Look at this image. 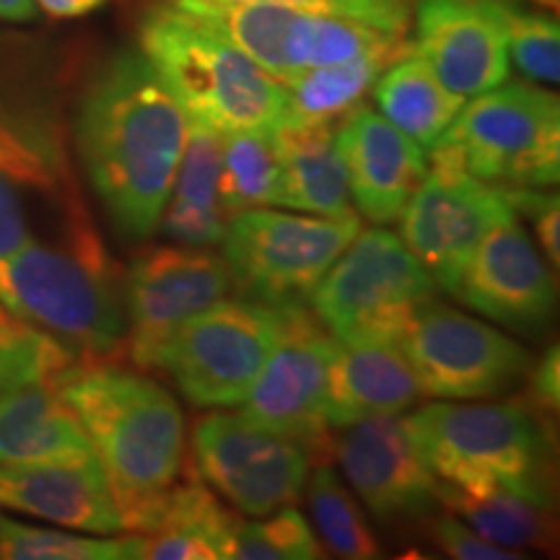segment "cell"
Returning <instances> with one entry per match:
<instances>
[{
  "label": "cell",
  "mask_w": 560,
  "mask_h": 560,
  "mask_svg": "<svg viewBox=\"0 0 560 560\" xmlns=\"http://www.w3.org/2000/svg\"><path fill=\"white\" fill-rule=\"evenodd\" d=\"M187 115L138 50L96 70L75 115L86 177L125 242L159 229L187 143Z\"/></svg>",
  "instance_id": "cell-1"
},
{
  "label": "cell",
  "mask_w": 560,
  "mask_h": 560,
  "mask_svg": "<svg viewBox=\"0 0 560 560\" xmlns=\"http://www.w3.org/2000/svg\"><path fill=\"white\" fill-rule=\"evenodd\" d=\"M52 382L94 444L125 529L145 535L185 459L177 400L149 376L109 363L75 361Z\"/></svg>",
  "instance_id": "cell-2"
},
{
  "label": "cell",
  "mask_w": 560,
  "mask_h": 560,
  "mask_svg": "<svg viewBox=\"0 0 560 560\" xmlns=\"http://www.w3.org/2000/svg\"><path fill=\"white\" fill-rule=\"evenodd\" d=\"M0 306L79 361L109 359L128 342L125 280L94 223L0 257Z\"/></svg>",
  "instance_id": "cell-3"
},
{
  "label": "cell",
  "mask_w": 560,
  "mask_h": 560,
  "mask_svg": "<svg viewBox=\"0 0 560 560\" xmlns=\"http://www.w3.org/2000/svg\"><path fill=\"white\" fill-rule=\"evenodd\" d=\"M408 418L441 486L503 488L552 506L550 433L527 405L439 400Z\"/></svg>",
  "instance_id": "cell-4"
},
{
  "label": "cell",
  "mask_w": 560,
  "mask_h": 560,
  "mask_svg": "<svg viewBox=\"0 0 560 560\" xmlns=\"http://www.w3.org/2000/svg\"><path fill=\"white\" fill-rule=\"evenodd\" d=\"M140 52L195 122L219 132L278 128L289 115V91L247 55L159 3L140 21Z\"/></svg>",
  "instance_id": "cell-5"
},
{
  "label": "cell",
  "mask_w": 560,
  "mask_h": 560,
  "mask_svg": "<svg viewBox=\"0 0 560 560\" xmlns=\"http://www.w3.org/2000/svg\"><path fill=\"white\" fill-rule=\"evenodd\" d=\"M482 182L550 187L560 174V102L527 81H503L472 96L431 145Z\"/></svg>",
  "instance_id": "cell-6"
},
{
  "label": "cell",
  "mask_w": 560,
  "mask_h": 560,
  "mask_svg": "<svg viewBox=\"0 0 560 560\" xmlns=\"http://www.w3.org/2000/svg\"><path fill=\"white\" fill-rule=\"evenodd\" d=\"M436 280L387 229L353 236L312 293V312L338 342H400L436 301Z\"/></svg>",
  "instance_id": "cell-7"
},
{
  "label": "cell",
  "mask_w": 560,
  "mask_h": 560,
  "mask_svg": "<svg viewBox=\"0 0 560 560\" xmlns=\"http://www.w3.org/2000/svg\"><path fill=\"white\" fill-rule=\"evenodd\" d=\"M89 223L52 112L0 94V257Z\"/></svg>",
  "instance_id": "cell-8"
},
{
  "label": "cell",
  "mask_w": 560,
  "mask_h": 560,
  "mask_svg": "<svg viewBox=\"0 0 560 560\" xmlns=\"http://www.w3.org/2000/svg\"><path fill=\"white\" fill-rule=\"evenodd\" d=\"M359 231V215L325 219L268 208L240 210L229 219L221 242L231 289L276 310L310 304L319 280Z\"/></svg>",
  "instance_id": "cell-9"
},
{
  "label": "cell",
  "mask_w": 560,
  "mask_h": 560,
  "mask_svg": "<svg viewBox=\"0 0 560 560\" xmlns=\"http://www.w3.org/2000/svg\"><path fill=\"white\" fill-rule=\"evenodd\" d=\"M276 332V306L221 299L166 340L153 369L166 371L195 408H236L260 374Z\"/></svg>",
  "instance_id": "cell-10"
},
{
  "label": "cell",
  "mask_w": 560,
  "mask_h": 560,
  "mask_svg": "<svg viewBox=\"0 0 560 560\" xmlns=\"http://www.w3.org/2000/svg\"><path fill=\"white\" fill-rule=\"evenodd\" d=\"M420 395L433 400H490L529 374V350L452 306H425L397 342Z\"/></svg>",
  "instance_id": "cell-11"
},
{
  "label": "cell",
  "mask_w": 560,
  "mask_h": 560,
  "mask_svg": "<svg viewBox=\"0 0 560 560\" xmlns=\"http://www.w3.org/2000/svg\"><path fill=\"white\" fill-rule=\"evenodd\" d=\"M195 465L215 493L247 516L296 506L312 450L304 441L252 423L242 412H210L192 431Z\"/></svg>",
  "instance_id": "cell-12"
},
{
  "label": "cell",
  "mask_w": 560,
  "mask_h": 560,
  "mask_svg": "<svg viewBox=\"0 0 560 560\" xmlns=\"http://www.w3.org/2000/svg\"><path fill=\"white\" fill-rule=\"evenodd\" d=\"M338 340L306 304L278 310V332L260 374L242 402V416L262 429L304 441H325V402Z\"/></svg>",
  "instance_id": "cell-13"
},
{
  "label": "cell",
  "mask_w": 560,
  "mask_h": 560,
  "mask_svg": "<svg viewBox=\"0 0 560 560\" xmlns=\"http://www.w3.org/2000/svg\"><path fill=\"white\" fill-rule=\"evenodd\" d=\"M506 208L501 187L429 153V172L402 210L400 234L444 291L457 296L462 272L486 231Z\"/></svg>",
  "instance_id": "cell-14"
},
{
  "label": "cell",
  "mask_w": 560,
  "mask_h": 560,
  "mask_svg": "<svg viewBox=\"0 0 560 560\" xmlns=\"http://www.w3.org/2000/svg\"><path fill=\"white\" fill-rule=\"evenodd\" d=\"M231 291L223 257L208 247H149L125 278L128 353L140 369H153L166 340Z\"/></svg>",
  "instance_id": "cell-15"
},
{
  "label": "cell",
  "mask_w": 560,
  "mask_h": 560,
  "mask_svg": "<svg viewBox=\"0 0 560 560\" xmlns=\"http://www.w3.org/2000/svg\"><path fill=\"white\" fill-rule=\"evenodd\" d=\"M457 299L511 330L535 335L556 314V280L514 210H501L462 272Z\"/></svg>",
  "instance_id": "cell-16"
},
{
  "label": "cell",
  "mask_w": 560,
  "mask_h": 560,
  "mask_svg": "<svg viewBox=\"0 0 560 560\" xmlns=\"http://www.w3.org/2000/svg\"><path fill=\"white\" fill-rule=\"evenodd\" d=\"M335 457L348 486L380 522L423 516L439 501L436 475L402 412L363 418L340 429Z\"/></svg>",
  "instance_id": "cell-17"
},
{
  "label": "cell",
  "mask_w": 560,
  "mask_h": 560,
  "mask_svg": "<svg viewBox=\"0 0 560 560\" xmlns=\"http://www.w3.org/2000/svg\"><path fill=\"white\" fill-rule=\"evenodd\" d=\"M408 50L454 94L472 100L509 79V47L486 0H412Z\"/></svg>",
  "instance_id": "cell-18"
},
{
  "label": "cell",
  "mask_w": 560,
  "mask_h": 560,
  "mask_svg": "<svg viewBox=\"0 0 560 560\" xmlns=\"http://www.w3.org/2000/svg\"><path fill=\"white\" fill-rule=\"evenodd\" d=\"M348 195L355 213L387 226L395 223L429 172V153L366 104L350 109L335 128Z\"/></svg>",
  "instance_id": "cell-19"
},
{
  "label": "cell",
  "mask_w": 560,
  "mask_h": 560,
  "mask_svg": "<svg viewBox=\"0 0 560 560\" xmlns=\"http://www.w3.org/2000/svg\"><path fill=\"white\" fill-rule=\"evenodd\" d=\"M0 509L91 535L125 532L107 472L96 457L0 467Z\"/></svg>",
  "instance_id": "cell-20"
},
{
  "label": "cell",
  "mask_w": 560,
  "mask_h": 560,
  "mask_svg": "<svg viewBox=\"0 0 560 560\" xmlns=\"http://www.w3.org/2000/svg\"><path fill=\"white\" fill-rule=\"evenodd\" d=\"M420 387L397 342H338L327 380L325 425L340 431L374 416H397L420 400Z\"/></svg>",
  "instance_id": "cell-21"
},
{
  "label": "cell",
  "mask_w": 560,
  "mask_h": 560,
  "mask_svg": "<svg viewBox=\"0 0 560 560\" xmlns=\"http://www.w3.org/2000/svg\"><path fill=\"white\" fill-rule=\"evenodd\" d=\"M86 457L94 444L52 380L0 389V467Z\"/></svg>",
  "instance_id": "cell-22"
},
{
  "label": "cell",
  "mask_w": 560,
  "mask_h": 560,
  "mask_svg": "<svg viewBox=\"0 0 560 560\" xmlns=\"http://www.w3.org/2000/svg\"><path fill=\"white\" fill-rule=\"evenodd\" d=\"M335 122H283L276 128L280 179L278 206L299 213L348 219L355 213L348 195Z\"/></svg>",
  "instance_id": "cell-23"
},
{
  "label": "cell",
  "mask_w": 560,
  "mask_h": 560,
  "mask_svg": "<svg viewBox=\"0 0 560 560\" xmlns=\"http://www.w3.org/2000/svg\"><path fill=\"white\" fill-rule=\"evenodd\" d=\"M190 120V117H187ZM221 132L187 122V143L177 177L161 213V234L190 247H213L226 236L229 215L221 206Z\"/></svg>",
  "instance_id": "cell-24"
},
{
  "label": "cell",
  "mask_w": 560,
  "mask_h": 560,
  "mask_svg": "<svg viewBox=\"0 0 560 560\" xmlns=\"http://www.w3.org/2000/svg\"><path fill=\"white\" fill-rule=\"evenodd\" d=\"M236 516L221 506L200 480L174 482L156 524L143 535V558L153 560H223L234 552Z\"/></svg>",
  "instance_id": "cell-25"
},
{
  "label": "cell",
  "mask_w": 560,
  "mask_h": 560,
  "mask_svg": "<svg viewBox=\"0 0 560 560\" xmlns=\"http://www.w3.org/2000/svg\"><path fill=\"white\" fill-rule=\"evenodd\" d=\"M371 94L384 120H389L423 149H431L450 130L467 102L465 96L446 89L425 66V60L410 50L382 70L371 86Z\"/></svg>",
  "instance_id": "cell-26"
},
{
  "label": "cell",
  "mask_w": 560,
  "mask_h": 560,
  "mask_svg": "<svg viewBox=\"0 0 560 560\" xmlns=\"http://www.w3.org/2000/svg\"><path fill=\"white\" fill-rule=\"evenodd\" d=\"M439 501H444L467 527L486 540L511 550L550 548V509L522 499L503 488H450L439 482Z\"/></svg>",
  "instance_id": "cell-27"
},
{
  "label": "cell",
  "mask_w": 560,
  "mask_h": 560,
  "mask_svg": "<svg viewBox=\"0 0 560 560\" xmlns=\"http://www.w3.org/2000/svg\"><path fill=\"white\" fill-rule=\"evenodd\" d=\"M400 55L371 52L353 60L301 70L283 81L289 115L283 122H340L369 94L380 73Z\"/></svg>",
  "instance_id": "cell-28"
},
{
  "label": "cell",
  "mask_w": 560,
  "mask_h": 560,
  "mask_svg": "<svg viewBox=\"0 0 560 560\" xmlns=\"http://www.w3.org/2000/svg\"><path fill=\"white\" fill-rule=\"evenodd\" d=\"M276 128L221 132V206L231 219L240 210L278 206Z\"/></svg>",
  "instance_id": "cell-29"
},
{
  "label": "cell",
  "mask_w": 560,
  "mask_h": 560,
  "mask_svg": "<svg viewBox=\"0 0 560 560\" xmlns=\"http://www.w3.org/2000/svg\"><path fill=\"white\" fill-rule=\"evenodd\" d=\"M0 558L5 560H132L143 558L140 537H81L21 524L0 514Z\"/></svg>",
  "instance_id": "cell-30"
},
{
  "label": "cell",
  "mask_w": 560,
  "mask_h": 560,
  "mask_svg": "<svg viewBox=\"0 0 560 560\" xmlns=\"http://www.w3.org/2000/svg\"><path fill=\"white\" fill-rule=\"evenodd\" d=\"M306 490H310L314 524H317L322 542L327 545L332 556L348 560L382 556L374 532L369 529L361 509L355 506L353 495L348 493V488L342 486L332 467L319 465L306 480Z\"/></svg>",
  "instance_id": "cell-31"
},
{
  "label": "cell",
  "mask_w": 560,
  "mask_h": 560,
  "mask_svg": "<svg viewBox=\"0 0 560 560\" xmlns=\"http://www.w3.org/2000/svg\"><path fill=\"white\" fill-rule=\"evenodd\" d=\"M499 19L506 37L509 60L542 86H556L560 79V30L550 13L532 11L522 0H486Z\"/></svg>",
  "instance_id": "cell-32"
},
{
  "label": "cell",
  "mask_w": 560,
  "mask_h": 560,
  "mask_svg": "<svg viewBox=\"0 0 560 560\" xmlns=\"http://www.w3.org/2000/svg\"><path fill=\"white\" fill-rule=\"evenodd\" d=\"M75 361L50 335L34 330L0 306V389L19 382L52 380Z\"/></svg>",
  "instance_id": "cell-33"
},
{
  "label": "cell",
  "mask_w": 560,
  "mask_h": 560,
  "mask_svg": "<svg viewBox=\"0 0 560 560\" xmlns=\"http://www.w3.org/2000/svg\"><path fill=\"white\" fill-rule=\"evenodd\" d=\"M322 545L293 506L278 509L257 522H236L234 552L240 560H314Z\"/></svg>",
  "instance_id": "cell-34"
},
{
  "label": "cell",
  "mask_w": 560,
  "mask_h": 560,
  "mask_svg": "<svg viewBox=\"0 0 560 560\" xmlns=\"http://www.w3.org/2000/svg\"><path fill=\"white\" fill-rule=\"evenodd\" d=\"M240 3H268L296 11L330 13V16L361 21L395 37H408L412 19V0H240Z\"/></svg>",
  "instance_id": "cell-35"
},
{
  "label": "cell",
  "mask_w": 560,
  "mask_h": 560,
  "mask_svg": "<svg viewBox=\"0 0 560 560\" xmlns=\"http://www.w3.org/2000/svg\"><path fill=\"white\" fill-rule=\"evenodd\" d=\"M503 200L516 215H524L542 244L545 260L560 262V202L545 187H501Z\"/></svg>",
  "instance_id": "cell-36"
},
{
  "label": "cell",
  "mask_w": 560,
  "mask_h": 560,
  "mask_svg": "<svg viewBox=\"0 0 560 560\" xmlns=\"http://www.w3.org/2000/svg\"><path fill=\"white\" fill-rule=\"evenodd\" d=\"M433 540L450 558L457 560H520L524 552L486 540L475 529H467L465 522L454 520V516H441L431 527Z\"/></svg>",
  "instance_id": "cell-37"
},
{
  "label": "cell",
  "mask_w": 560,
  "mask_h": 560,
  "mask_svg": "<svg viewBox=\"0 0 560 560\" xmlns=\"http://www.w3.org/2000/svg\"><path fill=\"white\" fill-rule=\"evenodd\" d=\"M529 382L532 395L542 405L545 410H556L560 402V359L558 346H552L540 361H532L529 366Z\"/></svg>",
  "instance_id": "cell-38"
},
{
  "label": "cell",
  "mask_w": 560,
  "mask_h": 560,
  "mask_svg": "<svg viewBox=\"0 0 560 560\" xmlns=\"http://www.w3.org/2000/svg\"><path fill=\"white\" fill-rule=\"evenodd\" d=\"M104 3H107V0H34V5L52 19L89 16V13L102 9Z\"/></svg>",
  "instance_id": "cell-39"
},
{
  "label": "cell",
  "mask_w": 560,
  "mask_h": 560,
  "mask_svg": "<svg viewBox=\"0 0 560 560\" xmlns=\"http://www.w3.org/2000/svg\"><path fill=\"white\" fill-rule=\"evenodd\" d=\"M37 5L34 0H0V21L9 24H26L37 19Z\"/></svg>",
  "instance_id": "cell-40"
},
{
  "label": "cell",
  "mask_w": 560,
  "mask_h": 560,
  "mask_svg": "<svg viewBox=\"0 0 560 560\" xmlns=\"http://www.w3.org/2000/svg\"><path fill=\"white\" fill-rule=\"evenodd\" d=\"M537 5H542V9H558L560 0H535Z\"/></svg>",
  "instance_id": "cell-41"
}]
</instances>
